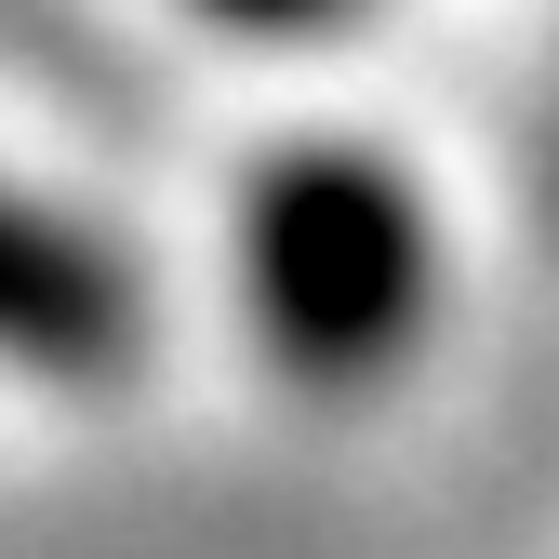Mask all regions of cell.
I'll list each match as a JSON object with an SVG mask.
<instances>
[{"label": "cell", "instance_id": "6da1fadb", "mask_svg": "<svg viewBox=\"0 0 559 559\" xmlns=\"http://www.w3.org/2000/svg\"><path fill=\"white\" fill-rule=\"evenodd\" d=\"M413 280H427V227L373 160H280L253 200V307L266 333L320 373H360L413 333Z\"/></svg>", "mask_w": 559, "mask_h": 559}, {"label": "cell", "instance_id": "7a4b0ae2", "mask_svg": "<svg viewBox=\"0 0 559 559\" xmlns=\"http://www.w3.org/2000/svg\"><path fill=\"white\" fill-rule=\"evenodd\" d=\"M227 14H266V27H294V14H333V0H227Z\"/></svg>", "mask_w": 559, "mask_h": 559}]
</instances>
